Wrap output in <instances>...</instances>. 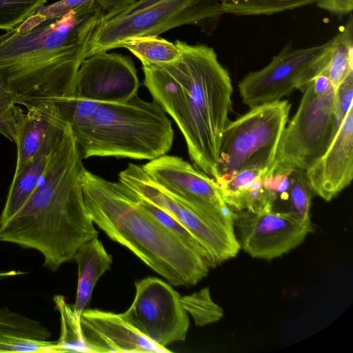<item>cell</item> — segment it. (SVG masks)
Returning <instances> with one entry per match:
<instances>
[{
    "instance_id": "obj_1",
    "label": "cell",
    "mask_w": 353,
    "mask_h": 353,
    "mask_svg": "<svg viewBox=\"0 0 353 353\" xmlns=\"http://www.w3.org/2000/svg\"><path fill=\"white\" fill-rule=\"evenodd\" d=\"M180 55L167 63H142L143 84L175 121L194 167L216 180L221 137L233 91L214 49L176 40Z\"/></svg>"
},
{
    "instance_id": "obj_2",
    "label": "cell",
    "mask_w": 353,
    "mask_h": 353,
    "mask_svg": "<svg viewBox=\"0 0 353 353\" xmlns=\"http://www.w3.org/2000/svg\"><path fill=\"white\" fill-rule=\"evenodd\" d=\"M104 11L97 3L54 18L38 8L0 35V77L18 104L74 95L87 43Z\"/></svg>"
},
{
    "instance_id": "obj_3",
    "label": "cell",
    "mask_w": 353,
    "mask_h": 353,
    "mask_svg": "<svg viewBox=\"0 0 353 353\" xmlns=\"http://www.w3.org/2000/svg\"><path fill=\"white\" fill-rule=\"evenodd\" d=\"M82 159L70 128L49 155L31 196L0 224V241L39 252L43 265L52 272L99 235L84 201Z\"/></svg>"
},
{
    "instance_id": "obj_4",
    "label": "cell",
    "mask_w": 353,
    "mask_h": 353,
    "mask_svg": "<svg viewBox=\"0 0 353 353\" xmlns=\"http://www.w3.org/2000/svg\"><path fill=\"white\" fill-rule=\"evenodd\" d=\"M81 182L93 223L170 285L190 287L208 276L210 268L203 260L141 208L121 182L108 181L85 168Z\"/></svg>"
},
{
    "instance_id": "obj_5",
    "label": "cell",
    "mask_w": 353,
    "mask_h": 353,
    "mask_svg": "<svg viewBox=\"0 0 353 353\" xmlns=\"http://www.w3.org/2000/svg\"><path fill=\"white\" fill-rule=\"evenodd\" d=\"M71 130L83 159L150 161L170 150L174 135L163 110L137 95L122 103H99L86 121Z\"/></svg>"
},
{
    "instance_id": "obj_6",
    "label": "cell",
    "mask_w": 353,
    "mask_h": 353,
    "mask_svg": "<svg viewBox=\"0 0 353 353\" xmlns=\"http://www.w3.org/2000/svg\"><path fill=\"white\" fill-rule=\"evenodd\" d=\"M224 14L217 0H137L104 11L87 43L85 57L119 48L128 39L159 35L184 25L210 36Z\"/></svg>"
},
{
    "instance_id": "obj_7",
    "label": "cell",
    "mask_w": 353,
    "mask_h": 353,
    "mask_svg": "<svg viewBox=\"0 0 353 353\" xmlns=\"http://www.w3.org/2000/svg\"><path fill=\"white\" fill-rule=\"evenodd\" d=\"M290 108L288 100H281L250 108L235 121H229L221 139L219 176L215 181L250 168L260 170L263 179L270 176Z\"/></svg>"
},
{
    "instance_id": "obj_8",
    "label": "cell",
    "mask_w": 353,
    "mask_h": 353,
    "mask_svg": "<svg viewBox=\"0 0 353 353\" xmlns=\"http://www.w3.org/2000/svg\"><path fill=\"white\" fill-rule=\"evenodd\" d=\"M335 88L317 92L312 81L303 92L299 108L285 128L270 175L298 169L306 171L327 151L335 135Z\"/></svg>"
},
{
    "instance_id": "obj_9",
    "label": "cell",
    "mask_w": 353,
    "mask_h": 353,
    "mask_svg": "<svg viewBox=\"0 0 353 353\" xmlns=\"http://www.w3.org/2000/svg\"><path fill=\"white\" fill-rule=\"evenodd\" d=\"M119 181L141 198L153 203L194 234L221 264L235 257L241 246L234 220L199 213L159 186L142 165L129 163Z\"/></svg>"
},
{
    "instance_id": "obj_10",
    "label": "cell",
    "mask_w": 353,
    "mask_h": 353,
    "mask_svg": "<svg viewBox=\"0 0 353 353\" xmlns=\"http://www.w3.org/2000/svg\"><path fill=\"white\" fill-rule=\"evenodd\" d=\"M326 43L305 48L286 45L265 68L248 74L239 83L242 101L250 108L277 102L294 89L302 92L327 63Z\"/></svg>"
},
{
    "instance_id": "obj_11",
    "label": "cell",
    "mask_w": 353,
    "mask_h": 353,
    "mask_svg": "<svg viewBox=\"0 0 353 353\" xmlns=\"http://www.w3.org/2000/svg\"><path fill=\"white\" fill-rule=\"evenodd\" d=\"M123 316L155 343L166 347L185 340L190 327L181 296L170 283L157 277L135 283V296Z\"/></svg>"
},
{
    "instance_id": "obj_12",
    "label": "cell",
    "mask_w": 353,
    "mask_h": 353,
    "mask_svg": "<svg viewBox=\"0 0 353 353\" xmlns=\"http://www.w3.org/2000/svg\"><path fill=\"white\" fill-rule=\"evenodd\" d=\"M234 224L241 248L254 258L266 260L288 253L314 231L312 222H301L288 212L272 208L234 212Z\"/></svg>"
},
{
    "instance_id": "obj_13",
    "label": "cell",
    "mask_w": 353,
    "mask_h": 353,
    "mask_svg": "<svg viewBox=\"0 0 353 353\" xmlns=\"http://www.w3.org/2000/svg\"><path fill=\"white\" fill-rule=\"evenodd\" d=\"M142 166L159 186L190 209L207 216L228 218L222 212L227 204L215 180L182 158L164 154Z\"/></svg>"
},
{
    "instance_id": "obj_14",
    "label": "cell",
    "mask_w": 353,
    "mask_h": 353,
    "mask_svg": "<svg viewBox=\"0 0 353 353\" xmlns=\"http://www.w3.org/2000/svg\"><path fill=\"white\" fill-rule=\"evenodd\" d=\"M139 86L132 59L101 52L81 63L74 95L99 103H122L137 95Z\"/></svg>"
},
{
    "instance_id": "obj_15",
    "label": "cell",
    "mask_w": 353,
    "mask_h": 353,
    "mask_svg": "<svg viewBox=\"0 0 353 353\" xmlns=\"http://www.w3.org/2000/svg\"><path fill=\"white\" fill-rule=\"evenodd\" d=\"M16 107L17 158L14 174L30 161L48 157L70 128L57 104L51 99L37 100Z\"/></svg>"
},
{
    "instance_id": "obj_16",
    "label": "cell",
    "mask_w": 353,
    "mask_h": 353,
    "mask_svg": "<svg viewBox=\"0 0 353 353\" xmlns=\"http://www.w3.org/2000/svg\"><path fill=\"white\" fill-rule=\"evenodd\" d=\"M80 323L92 353H170L133 326L122 314L85 309Z\"/></svg>"
},
{
    "instance_id": "obj_17",
    "label": "cell",
    "mask_w": 353,
    "mask_h": 353,
    "mask_svg": "<svg viewBox=\"0 0 353 353\" xmlns=\"http://www.w3.org/2000/svg\"><path fill=\"white\" fill-rule=\"evenodd\" d=\"M314 195L330 201L353 177V106L351 105L325 154L305 171Z\"/></svg>"
},
{
    "instance_id": "obj_18",
    "label": "cell",
    "mask_w": 353,
    "mask_h": 353,
    "mask_svg": "<svg viewBox=\"0 0 353 353\" xmlns=\"http://www.w3.org/2000/svg\"><path fill=\"white\" fill-rule=\"evenodd\" d=\"M73 260L78 266L77 295L73 307L80 316L90 301L99 279L110 270L112 257L97 236L81 245Z\"/></svg>"
},
{
    "instance_id": "obj_19",
    "label": "cell",
    "mask_w": 353,
    "mask_h": 353,
    "mask_svg": "<svg viewBox=\"0 0 353 353\" xmlns=\"http://www.w3.org/2000/svg\"><path fill=\"white\" fill-rule=\"evenodd\" d=\"M43 157L30 161L14 174L8 196L0 216V224L13 216L27 202L35 190L48 160Z\"/></svg>"
},
{
    "instance_id": "obj_20",
    "label": "cell",
    "mask_w": 353,
    "mask_h": 353,
    "mask_svg": "<svg viewBox=\"0 0 353 353\" xmlns=\"http://www.w3.org/2000/svg\"><path fill=\"white\" fill-rule=\"evenodd\" d=\"M327 62L321 74H325L335 89L353 71V19L327 41Z\"/></svg>"
},
{
    "instance_id": "obj_21",
    "label": "cell",
    "mask_w": 353,
    "mask_h": 353,
    "mask_svg": "<svg viewBox=\"0 0 353 353\" xmlns=\"http://www.w3.org/2000/svg\"><path fill=\"white\" fill-rule=\"evenodd\" d=\"M53 301L60 314L61 332L59 339L54 342L50 353H92L82 331L80 316L75 312L73 305L69 304L65 296L60 294L55 295Z\"/></svg>"
},
{
    "instance_id": "obj_22",
    "label": "cell",
    "mask_w": 353,
    "mask_h": 353,
    "mask_svg": "<svg viewBox=\"0 0 353 353\" xmlns=\"http://www.w3.org/2000/svg\"><path fill=\"white\" fill-rule=\"evenodd\" d=\"M119 48H125L141 63H167L175 61L180 55L175 43L158 35L132 37L122 41Z\"/></svg>"
},
{
    "instance_id": "obj_23",
    "label": "cell",
    "mask_w": 353,
    "mask_h": 353,
    "mask_svg": "<svg viewBox=\"0 0 353 353\" xmlns=\"http://www.w3.org/2000/svg\"><path fill=\"white\" fill-rule=\"evenodd\" d=\"M225 14L271 15L316 3L317 0H217Z\"/></svg>"
},
{
    "instance_id": "obj_24",
    "label": "cell",
    "mask_w": 353,
    "mask_h": 353,
    "mask_svg": "<svg viewBox=\"0 0 353 353\" xmlns=\"http://www.w3.org/2000/svg\"><path fill=\"white\" fill-rule=\"evenodd\" d=\"M132 192L136 202L141 208L153 215L161 223L179 237L190 250L203 260L210 269L214 268L219 265L213 254L190 230L153 203L141 198L133 191Z\"/></svg>"
},
{
    "instance_id": "obj_25",
    "label": "cell",
    "mask_w": 353,
    "mask_h": 353,
    "mask_svg": "<svg viewBox=\"0 0 353 353\" xmlns=\"http://www.w3.org/2000/svg\"><path fill=\"white\" fill-rule=\"evenodd\" d=\"M290 179L286 212L301 222L310 223L311 199L314 194L305 171L298 169L290 170Z\"/></svg>"
},
{
    "instance_id": "obj_26",
    "label": "cell",
    "mask_w": 353,
    "mask_h": 353,
    "mask_svg": "<svg viewBox=\"0 0 353 353\" xmlns=\"http://www.w3.org/2000/svg\"><path fill=\"white\" fill-rule=\"evenodd\" d=\"M0 332L41 341L51 336L50 330L39 321L8 307H0Z\"/></svg>"
},
{
    "instance_id": "obj_27",
    "label": "cell",
    "mask_w": 353,
    "mask_h": 353,
    "mask_svg": "<svg viewBox=\"0 0 353 353\" xmlns=\"http://www.w3.org/2000/svg\"><path fill=\"white\" fill-rule=\"evenodd\" d=\"M185 310L197 326L219 321L223 316L222 308L211 298L209 288H203L191 294L181 296Z\"/></svg>"
},
{
    "instance_id": "obj_28",
    "label": "cell",
    "mask_w": 353,
    "mask_h": 353,
    "mask_svg": "<svg viewBox=\"0 0 353 353\" xmlns=\"http://www.w3.org/2000/svg\"><path fill=\"white\" fill-rule=\"evenodd\" d=\"M260 170H243L226 180L215 181L226 204L234 212L243 210V201L248 190Z\"/></svg>"
},
{
    "instance_id": "obj_29",
    "label": "cell",
    "mask_w": 353,
    "mask_h": 353,
    "mask_svg": "<svg viewBox=\"0 0 353 353\" xmlns=\"http://www.w3.org/2000/svg\"><path fill=\"white\" fill-rule=\"evenodd\" d=\"M48 0H0V30L9 31Z\"/></svg>"
},
{
    "instance_id": "obj_30",
    "label": "cell",
    "mask_w": 353,
    "mask_h": 353,
    "mask_svg": "<svg viewBox=\"0 0 353 353\" xmlns=\"http://www.w3.org/2000/svg\"><path fill=\"white\" fill-rule=\"evenodd\" d=\"M18 98L10 87L0 77V133L15 142L14 111Z\"/></svg>"
},
{
    "instance_id": "obj_31",
    "label": "cell",
    "mask_w": 353,
    "mask_h": 353,
    "mask_svg": "<svg viewBox=\"0 0 353 353\" xmlns=\"http://www.w3.org/2000/svg\"><path fill=\"white\" fill-rule=\"evenodd\" d=\"M54 341H41L0 332V352L50 353Z\"/></svg>"
},
{
    "instance_id": "obj_32",
    "label": "cell",
    "mask_w": 353,
    "mask_h": 353,
    "mask_svg": "<svg viewBox=\"0 0 353 353\" xmlns=\"http://www.w3.org/2000/svg\"><path fill=\"white\" fill-rule=\"evenodd\" d=\"M353 71L350 72L335 90L334 114V135L337 133L346 114L352 105Z\"/></svg>"
},
{
    "instance_id": "obj_33",
    "label": "cell",
    "mask_w": 353,
    "mask_h": 353,
    "mask_svg": "<svg viewBox=\"0 0 353 353\" xmlns=\"http://www.w3.org/2000/svg\"><path fill=\"white\" fill-rule=\"evenodd\" d=\"M272 208L268 190L263 185L261 175L256 176L250 186L243 201V210L251 212H259Z\"/></svg>"
},
{
    "instance_id": "obj_34",
    "label": "cell",
    "mask_w": 353,
    "mask_h": 353,
    "mask_svg": "<svg viewBox=\"0 0 353 353\" xmlns=\"http://www.w3.org/2000/svg\"><path fill=\"white\" fill-rule=\"evenodd\" d=\"M98 3L97 0H59L50 5L39 8V11L50 17L58 18L68 12L89 7Z\"/></svg>"
},
{
    "instance_id": "obj_35",
    "label": "cell",
    "mask_w": 353,
    "mask_h": 353,
    "mask_svg": "<svg viewBox=\"0 0 353 353\" xmlns=\"http://www.w3.org/2000/svg\"><path fill=\"white\" fill-rule=\"evenodd\" d=\"M315 3L339 17L351 14L353 10V0H317Z\"/></svg>"
},
{
    "instance_id": "obj_36",
    "label": "cell",
    "mask_w": 353,
    "mask_h": 353,
    "mask_svg": "<svg viewBox=\"0 0 353 353\" xmlns=\"http://www.w3.org/2000/svg\"><path fill=\"white\" fill-rule=\"evenodd\" d=\"M137 0H97L98 3L106 10L110 8L125 6Z\"/></svg>"
},
{
    "instance_id": "obj_37",
    "label": "cell",
    "mask_w": 353,
    "mask_h": 353,
    "mask_svg": "<svg viewBox=\"0 0 353 353\" xmlns=\"http://www.w3.org/2000/svg\"><path fill=\"white\" fill-rule=\"evenodd\" d=\"M26 274H27L26 272H23L21 270H14L4 271V272H0V279L21 276V275H23Z\"/></svg>"
}]
</instances>
